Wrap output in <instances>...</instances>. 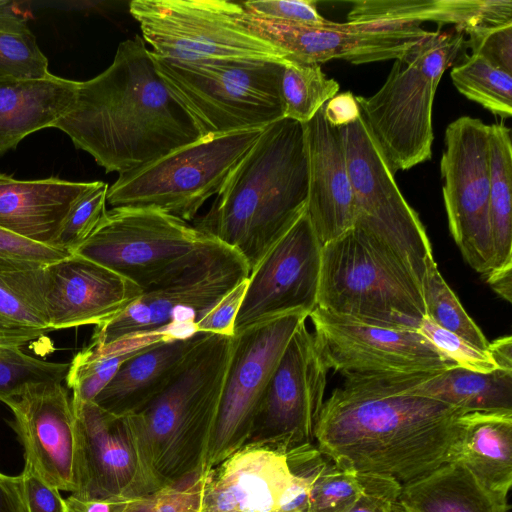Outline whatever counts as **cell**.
I'll list each match as a JSON object with an SVG mask.
<instances>
[{
	"mask_svg": "<svg viewBox=\"0 0 512 512\" xmlns=\"http://www.w3.org/2000/svg\"><path fill=\"white\" fill-rule=\"evenodd\" d=\"M233 343L234 336L205 333L170 384L131 414L163 485L204 468Z\"/></svg>",
	"mask_w": 512,
	"mask_h": 512,
	"instance_id": "277c9868",
	"label": "cell"
},
{
	"mask_svg": "<svg viewBox=\"0 0 512 512\" xmlns=\"http://www.w3.org/2000/svg\"><path fill=\"white\" fill-rule=\"evenodd\" d=\"M308 317L303 311L291 312L234 336L205 472L245 445L278 361L299 324Z\"/></svg>",
	"mask_w": 512,
	"mask_h": 512,
	"instance_id": "5bb4252c",
	"label": "cell"
},
{
	"mask_svg": "<svg viewBox=\"0 0 512 512\" xmlns=\"http://www.w3.org/2000/svg\"><path fill=\"white\" fill-rule=\"evenodd\" d=\"M327 372L314 335L304 320L278 361L245 445L287 454L312 443L324 402Z\"/></svg>",
	"mask_w": 512,
	"mask_h": 512,
	"instance_id": "9a60e30c",
	"label": "cell"
},
{
	"mask_svg": "<svg viewBox=\"0 0 512 512\" xmlns=\"http://www.w3.org/2000/svg\"><path fill=\"white\" fill-rule=\"evenodd\" d=\"M464 44L462 31H433L394 59L375 94L356 96L361 115L394 173L431 158L435 93Z\"/></svg>",
	"mask_w": 512,
	"mask_h": 512,
	"instance_id": "8992f818",
	"label": "cell"
},
{
	"mask_svg": "<svg viewBox=\"0 0 512 512\" xmlns=\"http://www.w3.org/2000/svg\"><path fill=\"white\" fill-rule=\"evenodd\" d=\"M454 462L490 491L507 497L512 485V412L465 414Z\"/></svg>",
	"mask_w": 512,
	"mask_h": 512,
	"instance_id": "f1b7e54d",
	"label": "cell"
},
{
	"mask_svg": "<svg viewBox=\"0 0 512 512\" xmlns=\"http://www.w3.org/2000/svg\"><path fill=\"white\" fill-rule=\"evenodd\" d=\"M135 499L83 498L73 493L65 499L67 512H121Z\"/></svg>",
	"mask_w": 512,
	"mask_h": 512,
	"instance_id": "f907efd6",
	"label": "cell"
},
{
	"mask_svg": "<svg viewBox=\"0 0 512 512\" xmlns=\"http://www.w3.org/2000/svg\"><path fill=\"white\" fill-rule=\"evenodd\" d=\"M412 391L471 412H512V371L475 372L459 366L419 377Z\"/></svg>",
	"mask_w": 512,
	"mask_h": 512,
	"instance_id": "f546056e",
	"label": "cell"
},
{
	"mask_svg": "<svg viewBox=\"0 0 512 512\" xmlns=\"http://www.w3.org/2000/svg\"><path fill=\"white\" fill-rule=\"evenodd\" d=\"M450 233L465 261L486 276L494 264L490 224L489 125L462 116L444 135L440 161Z\"/></svg>",
	"mask_w": 512,
	"mask_h": 512,
	"instance_id": "4fadbf2b",
	"label": "cell"
},
{
	"mask_svg": "<svg viewBox=\"0 0 512 512\" xmlns=\"http://www.w3.org/2000/svg\"><path fill=\"white\" fill-rule=\"evenodd\" d=\"M127 508H128V507H127ZM127 508H126L125 510L121 511V512H127Z\"/></svg>",
	"mask_w": 512,
	"mask_h": 512,
	"instance_id": "9f6ffc18",
	"label": "cell"
},
{
	"mask_svg": "<svg viewBox=\"0 0 512 512\" xmlns=\"http://www.w3.org/2000/svg\"><path fill=\"white\" fill-rule=\"evenodd\" d=\"M248 277L231 289L197 323V331L226 336H235V320L240 309Z\"/></svg>",
	"mask_w": 512,
	"mask_h": 512,
	"instance_id": "c3c4849f",
	"label": "cell"
},
{
	"mask_svg": "<svg viewBox=\"0 0 512 512\" xmlns=\"http://www.w3.org/2000/svg\"><path fill=\"white\" fill-rule=\"evenodd\" d=\"M308 160L306 210L324 245L354 226V196L342 136L323 107L303 124Z\"/></svg>",
	"mask_w": 512,
	"mask_h": 512,
	"instance_id": "603a6c76",
	"label": "cell"
},
{
	"mask_svg": "<svg viewBox=\"0 0 512 512\" xmlns=\"http://www.w3.org/2000/svg\"><path fill=\"white\" fill-rule=\"evenodd\" d=\"M264 129V128H263ZM263 129L206 135L135 170L108 187L112 208H150L192 221L222 189Z\"/></svg>",
	"mask_w": 512,
	"mask_h": 512,
	"instance_id": "9c48e42d",
	"label": "cell"
},
{
	"mask_svg": "<svg viewBox=\"0 0 512 512\" xmlns=\"http://www.w3.org/2000/svg\"><path fill=\"white\" fill-rule=\"evenodd\" d=\"M399 512H508L507 497L484 485L461 463H446L401 486Z\"/></svg>",
	"mask_w": 512,
	"mask_h": 512,
	"instance_id": "83f0119b",
	"label": "cell"
},
{
	"mask_svg": "<svg viewBox=\"0 0 512 512\" xmlns=\"http://www.w3.org/2000/svg\"><path fill=\"white\" fill-rule=\"evenodd\" d=\"M205 471L195 473L135 499L127 512H200Z\"/></svg>",
	"mask_w": 512,
	"mask_h": 512,
	"instance_id": "60d3db41",
	"label": "cell"
},
{
	"mask_svg": "<svg viewBox=\"0 0 512 512\" xmlns=\"http://www.w3.org/2000/svg\"><path fill=\"white\" fill-rule=\"evenodd\" d=\"M152 58L204 136L263 129L284 118L280 80L285 62L180 61L153 53Z\"/></svg>",
	"mask_w": 512,
	"mask_h": 512,
	"instance_id": "ba28073f",
	"label": "cell"
},
{
	"mask_svg": "<svg viewBox=\"0 0 512 512\" xmlns=\"http://www.w3.org/2000/svg\"><path fill=\"white\" fill-rule=\"evenodd\" d=\"M52 128L66 133L106 173L123 174L204 135L156 70L136 35L118 45L113 62L80 81L70 110Z\"/></svg>",
	"mask_w": 512,
	"mask_h": 512,
	"instance_id": "7a4b0ae2",
	"label": "cell"
},
{
	"mask_svg": "<svg viewBox=\"0 0 512 512\" xmlns=\"http://www.w3.org/2000/svg\"><path fill=\"white\" fill-rule=\"evenodd\" d=\"M488 351L497 368L512 371L511 336H504L489 343Z\"/></svg>",
	"mask_w": 512,
	"mask_h": 512,
	"instance_id": "db71d44e",
	"label": "cell"
},
{
	"mask_svg": "<svg viewBox=\"0 0 512 512\" xmlns=\"http://www.w3.org/2000/svg\"><path fill=\"white\" fill-rule=\"evenodd\" d=\"M155 344L158 341L153 338L133 336L102 346L88 344L79 351L65 377L74 411L93 402L125 361Z\"/></svg>",
	"mask_w": 512,
	"mask_h": 512,
	"instance_id": "1f68e13d",
	"label": "cell"
},
{
	"mask_svg": "<svg viewBox=\"0 0 512 512\" xmlns=\"http://www.w3.org/2000/svg\"><path fill=\"white\" fill-rule=\"evenodd\" d=\"M317 307L341 318L417 331L421 283L385 244L353 226L322 248Z\"/></svg>",
	"mask_w": 512,
	"mask_h": 512,
	"instance_id": "5b68a950",
	"label": "cell"
},
{
	"mask_svg": "<svg viewBox=\"0 0 512 512\" xmlns=\"http://www.w3.org/2000/svg\"><path fill=\"white\" fill-rule=\"evenodd\" d=\"M358 476L362 481L363 491L347 512H399L398 496L401 485L383 477Z\"/></svg>",
	"mask_w": 512,
	"mask_h": 512,
	"instance_id": "7dc6e473",
	"label": "cell"
},
{
	"mask_svg": "<svg viewBox=\"0 0 512 512\" xmlns=\"http://www.w3.org/2000/svg\"><path fill=\"white\" fill-rule=\"evenodd\" d=\"M339 130L354 196V226L389 247L421 281L433 256L424 225L403 197L362 115Z\"/></svg>",
	"mask_w": 512,
	"mask_h": 512,
	"instance_id": "7c38bea8",
	"label": "cell"
},
{
	"mask_svg": "<svg viewBox=\"0 0 512 512\" xmlns=\"http://www.w3.org/2000/svg\"><path fill=\"white\" fill-rule=\"evenodd\" d=\"M348 22L454 24L456 29L512 22L511 0H360L352 3Z\"/></svg>",
	"mask_w": 512,
	"mask_h": 512,
	"instance_id": "4316f807",
	"label": "cell"
},
{
	"mask_svg": "<svg viewBox=\"0 0 512 512\" xmlns=\"http://www.w3.org/2000/svg\"><path fill=\"white\" fill-rule=\"evenodd\" d=\"M204 335L158 343L129 358L93 402L115 415L139 412L170 384Z\"/></svg>",
	"mask_w": 512,
	"mask_h": 512,
	"instance_id": "484cf974",
	"label": "cell"
},
{
	"mask_svg": "<svg viewBox=\"0 0 512 512\" xmlns=\"http://www.w3.org/2000/svg\"><path fill=\"white\" fill-rule=\"evenodd\" d=\"M210 238L176 216L150 208H112L73 254L150 288Z\"/></svg>",
	"mask_w": 512,
	"mask_h": 512,
	"instance_id": "8fae6325",
	"label": "cell"
},
{
	"mask_svg": "<svg viewBox=\"0 0 512 512\" xmlns=\"http://www.w3.org/2000/svg\"><path fill=\"white\" fill-rule=\"evenodd\" d=\"M76 416L78 488L83 498L144 497L163 484L148 461L132 415H115L94 402Z\"/></svg>",
	"mask_w": 512,
	"mask_h": 512,
	"instance_id": "2e32d148",
	"label": "cell"
},
{
	"mask_svg": "<svg viewBox=\"0 0 512 512\" xmlns=\"http://www.w3.org/2000/svg\"><path fill=\"white\" fill-rule=\"evenodd\" d=\"M25 461L50 485L74 493L78 488L76 416L67 388L58 381L28 384L4 402Z\"/></svg>",
	"mask_w": 512,
	"mask_h": 512,
	"instance_id": "ffe728a7",
	"label": "cell"
},
{
	"mask_svg": "<svg viewBox=\"0 0 512 512\" xmlns=\"http://www.w3.org/2000/svg\"><path fill=\"white\" fill-rule=\"evenodd\" d=\"M71 254L0 227V266H47Z\"/></svg>",
	"mask_w": 512,
	"mask_h": 512,
	"instance_id": "ee69618b",
	"label": "cell"
},
{
	"mask_svg": "<svg viewBox=\"0 0 512 512\" xmlns=\"http://www.w3.org/2000/svg\"><path fill=\"white\" fill-rule=\"evenodd\" d=\"M45 273L51 331L103 324L142 292L130 280L77 254L47 265Z\"/></svg>",
	"mask_w": 512,
	"mask_h": 512,
	"instance_id": "44dd1931",
	"label": "cell"
},
{
	"mask_svg": "<svg viewBox=\"0 0 512 512\" xmlns=\"http://www.w3.org/2000/svg\"><path fill=\"white\" fill-rule=\"evenodd\" d=\"M489 149L492 270H499L512 266V142L504 123L489 125Z\"/></svg>",
	"mask_w": 512,
	"mask_h": 512,
	"instance_id": "4dcf8cb0",
	"label": "cell"
},
{
	"mask_svg": "<svg viewBox=\"0 0 512 512\" xmlns=\"http://www.w3.org/2000/svg\"><path fill=\"white\" fill-rule=\"evenodd\" d=\"M69 363L45 361L20 348L0 345V401L22 393L30 383L65 380Z\"/></svg>",
	"mask_w": 512,
	"mask_h": 512,
	"instance_id": "74e56055",
	"label": "cell"
},
{
	"mask_svg": "<svg viewBox=\"0 0 512 512\" xmlns=\"http://www.w3.org/2000/svg\"><path fill=\"white\" fill-rule=\"evenodd\" d=\"M362 491L357 474L329 460L310 487L309 512H347Z\"/></svg>",
	"mask_w": 512,
	"mask_h": 512,
	"instance_id": "f35d334b",
	"label": "cell"
},
{
	"mask_svg": "<svg viewBox=\"0 0 512 512\" xmlns=\"http://www.w3.org/2000/svg\"><path fill=\"white\" fill-rule=\"evenodd\" d=\"M49 74L48 59L16 4L0 1V77L36 79Z\"/></svg>",
	"mask_w": 512,
	"mask_h": 512,
	"instance_id": "836d02e7",
	"label": "cell"
},
{
	"mask_svg": "<svg viewBox=\"0 0 512 512\" xmlns=\"http://www.w3.org/2000/svg\"><path fill=\"white\" fill-rule=\"evenodd\" d=\"M487 283L504 300H512V266L492 270L486 276Z\"/></svg>",
	"mask_w": 512,
	"mask_h": 512,
	"instance_id": "11a10c76",
	"label": "cell"
},
{
	"mask_svg": "<svg viewBox=\"0 0 512 512\" xmlns=\"http://www.w3.org/2000/svg\"><path fill=\"white\" fill-rule=\"evenodd\" d=\"M46 266H0V323L13 328L50 330Z\"/></svg>",
	"mask_w": 512,
	"mask_h": 512,
	"instance_id": "d6a6232c",
	"label": "cell"
},
{
	"mask_svg": "<svg viewBox=\"0 0 512 512\" xmlns=\"http://www.w3.org/2000/svg\"><path fill=\"white\" fill-rule=\"evenodd\" d=\"M323 113L327 121L338 128L353 123L361 116L356 96L351 92L336 94L323 106Z\"/></svg>",
	"mask_w": 512,
	"mask_h": 512,
	"instance_id": "681fc988",
	"label": "cell"
},
{
	"mask_svg": "<svg viewBox=\"0 0 512 512\" xmlns=\"http://www.w3.org/2000/svg\"><path fill=\"white\" fill-rule=\"evenodd\" d=\"M0 512H27L20 475L10 476L0 472Z\"/></svg>",
	"mask_w": 512,
	"mask_h": 512,
	"instance_id": "816d5d0a",
	"label": "cell"
},
{
	"mask_svg": "<svg viewBox=\"0 0 512 512\" xmlns=\"http://www.w3.org/2000/svg\"><path fill=\"white\" fill-rule=\"evenodd\" d=\"M338 91L339 83L328 78L320 64L290 60L283 65L280 95L284 118L304 124Z\"/></svg>",
	"mask_w": 512,
	"mask_h": 512,
	"instance_id": "e575fe53",
	"label": "cell"
},
{
	"mask_svg": "<svg viewBox=\"0 0 512 512\" xmlns=\"http://www.w3.org/2000/svg\"><path fill=\"white\" fill-rule=\"evenodd\" d=\"M20 479L27 512H67L65 499L59 489L48 484L27 461Z\"/></svg>",
	"mask_w": 512,
	"mask_h": 512,
	"instance_id": "bcb514c9",
	"label": "cell"
},
{
	"mask_svg": "<svg viewBox=\"0 0 512 512\" xmlns=\"http://www.w3.org/2000/svg\"><path fill=\"white\" fill-rule=\"evenodd\" d=\"M423 375H345L323 402L317 448L340 468L401 486L454 462L467 412L413 392Z\"/></svg>",
	"mask_w": 512,
	"mask_h": 512,
	"instance_id": "6da1fadb",
	"label": "cell"
},
{
	"mask_svg": "<svg viewBox=\"0 0 512 512\" xmlns=\"http://www.w3.org/2000/svg\"><path fill=\"white\" fill-rule=\"evenodd\" d=\"M420 283L425 317L472 346L488 351L490 342L442 277L433 256L426 261Z\"/></svg>",
	"mask_w": 512,
	"mask_h": 512,
	"instance_id": "d590c367",
	"label": "cell"
},
{
	"mask_svg": "<svg viewBox=\"0 0 512 512\" xmlns=\"http://www.w3.org/2000/svg\"><path fill=\"white\" fill-rule=\"evenodd\" d=\"M309 318L326 367L343 376L431 374L456 366L417 331L362 324L318 307Z\"/></svg>",
	"mask_w": 512,
	"mask_h": 512,
	"instance_id": "ac0fdd59",
	"label": "cell"
},
{
	"mask_svg": "<svg viewBox=\"0 0 512 512\" xmlns=\"http://www.w3.org/2000/svg\"><path fill=\"white\" fill-rule=\"evenodd\" d=\"M462 32L468 35L465 44L472 49V54L512 74V22L471 27Z\"/></svg>",
	"mask_w": 512,
	"mask_h": 512,
	"instance_id": "7bdbcfd3",
	"label": "cell"
},
{
	"mask_svg": "<svg viewBox=\"0 0 512 512\" xmlns=\"http://www.w3.org/2000/svg\"><path fill=\"white\" fill-rule=\"evenodd\" d=\"M95 184L56 177L17 180L0 173V227L52 246L72 207Z\"/></svg>",
	"mask_w": 512,
	"mask_h": 512,
	"instance_id": "cb8c5ba5",
	"label": "cell"
},
{
	"mask_svg": "<svg viewBox=\"0 0 512 512\" xmlns=\"http://www.w3.org/2000/svg\"><path fill=\"white\" fill-rule=\"evenodd\" d=\"M456 89L492 114L503 119L512 115V74L482 57L471 54L450 73Z\"/></svg>",
	"mask_w": 512,
	"mask_h": 512,
	"instance_id": "8d00e7d4",
	"label": "cell"
},
{
	"mask_svg": "<svg viewBox=\"0 0 512 512\" xmlns=\"http://www.w3.org/2000/svg\"><path fill=\"white\" fill-rule=\"evenodd\" d=\"M250 274L233 248L210 238L182 266L141 294L113 319L95 326L92 345L141 336L159 342L197 335V323Z\"/></svg>",
	"mask_w": 512,
	"mask_h": 512,
	"instance_id": "52a82bcc",
	"label": "cell"
},
{
	"mask_svg": "<svg viewBox=\"0 0 512 512\" xmlns=\"http://www.w3.org/2000/svg\"><path fill=\"white\" fill-rule=\"evenodd\" d=\"M308 160L303 124L266 126L194 226L235 249L250 271L306 210Z\"/></svg>",
	"mask_w": 512,
	"mask_h": 512,
	"instance_id": "3957f363",
	"label": "cell"
},
{
	"mask_svg": "<svg viewBox=\"0 0 512 512\" xmlns=\"http://www.w3.org/2000/svg\"><path fill=\"white\" fill-rule=\"evenodd\" d=\"M129 12L159 57L180 61L240 59L287 62L278 48L239 22L241 3L223 0H134Z\"/></svg>",
	"mask_w": 512,
	"mask_h": 512,
	"instance_id": "30bf717a",
	"label": "cell"
},
{
	"mask_svg": "<svg viewBox=\"0 0 512 512\" xmlns=\"http://www.w3.org/2000/svg\"><path fill=\"white\" fill-rule=\"evenodd\" d=\"M80 81L0 77V156L29 134L52 128L75 102Z\"/></svg>",
	"mask_w": 512,
	"mask_h": 512,
	"instance_id": "d4e9b609",
	"label": "cell"
},
{
	"mask_svg": "<svg viewBox=\"0 0 512 512\" xmlns=\"http://www.w3.org/2000/svg\"><path fill=\"white\" fill-rule=\"evenodd\" d=\"M241 5L246 12L265 20L312 25L326 21L311 0H253Z\"/></svg>",
	"mask_w": 512,
	"mask_h": 512,
	"instance_id": "f6af8a7d",
	"label": "cell"
},
{
	"mask_svg": "<svg viewBox=\"0 0 512 512\" xmlns=\"http://www.w3.org/2000/svg\"><path fill=\"white\" fill-rule=\"evenodd\" d=\"M48 330L29 329V328H13L0 323V345L17 347L42 337Z\"/></svg>",
	"mask_w": 512,
	"mask_h": 512,
	"instance_id": "f5cc1de1",
	"label": "cell"
},
{
	"mask_svg": "<svg viewBox=\"0 0 512 512\" xmlns=\"http://www.w3.org/2000/svg\"><path fill=\"white\" fill-rule=\"evenodd\" d=\"M240 24L282 51L289 60L322 64L342 59L365 64L396 59L433 31L413 23L297 24L265 20L242 7Z\"/></svg>",
	"mask_w": 512,
	"mask_h": 512,
	"instance_id": "e0dca14e",
	"label": "cell"
},
{
	"mask_svg": "<svg viewBox=\"0 0 512 512\" xmlns=\"http://www.w3.org/2000/svg\"><path fill=\"white\" fill-rule=\"evenodd\" d=\"M108 184L96 181L72 207L53 242V247L73 254L92 234L107 212Z\"/></svg>",
	"mask_w": 512,
	"mask_h": 512,
	"instance_id": "ab89813d",
	"label": "cell"
},
{
	"mask_svg": "<svg viewBox=\"0 0 512 512\" xmlns=\"http://www.w3.org/2000/svg\"><path fill=\"white\" fill-rule=\"evenodd\" d=\"M292 478L285 454L244 445L205 472L200 512H277Z\"/></svg>",
	"mask_w": 512,
	"mask_h": 512,
	"instance_id": "7402d4cb",
	"label": "cell"
},
{
	"mask_svg": "<svg viewBox=\"0 0 512 512\" xmlns=\"http://www.w3.org/2000/svg\"><path fill=\"white\" fill-rule=\"evenodd\" d=\"M417 332L456 366L475 372H490L498 369L489 351L472 346L452 332L439 327L427 317L423 318Z\"/></svg>",
	"mask_w": 512,
	"mask_h": 512,
	"instance_id": "b9f144b4",
	"label": "cell"
},
{
	"mask_svg": "<svg viewBox=\"0 0 512 512\" xmlns=\"http://www.w3.org/2000/svg\"><path fill=\"white\" fill-rule=\"evenodd\" d=\"M323 244L307 210L250 271L235 335L282 315L317 308Z\"/></svg>",
	"mask_w": 512,
	"mask_h": 512,
	"instance_id": "d6986e66",
	"label": "cell"
}]
</instances>
